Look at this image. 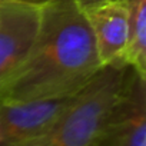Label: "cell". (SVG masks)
Here are the masks:
<instances>
[{"mask_svg":"<svg viewBox=\"0 0 146 146\" xmlns=\"http://www.w3.org/2000/svg\"><path fill=\"white\" fill-rule=\"evenodd\" d=\"M102 66L82 9L73 0H52L40 6L35 39L5 85L0 102L72 96Z\"/></svg>","mask_w":146,"mask_h":146,"instance_id":"1","label":"cell"},{"mask_svg":"<svg viewBox=\"0 0 146 146\" xmlns=\"http://www.w3.org/2000/svg\"><path fill=\"white\" fill-rule=\"evenodd\" d=\"M135 72L120 57L103 64L46 130L23 146H95Z\"/></svg>","mask_w":146,"mask_h":146,"instance_id":"2","label":"cell"},{"mask_svg":"<svg viewBox=\"0 0 146 146\" xmlns=\"http://www.w3.org/2000/svg\"><path fill=\"white\" fill-rule=\"evenodd\" d=\"M40 6L0 0V95L35 39Z\"/></svg>","mask_w":146,"mask_h":146,"instance_id":"3","label":"cell"},{"mask_svg":"<svg viewBox=\"0 0 146 146\" xmlns=\"http://www.w3.org/2000/svg\"><path fill=\"white\" fill-rule=\"evenodd\" d=\"M95 146H146V76L133 73Z\"/></svg>","mask_w":146,"mask_h":146,"instance_id":"4","label":"cell"},{"mask_svg":"<svg viewBox=\"0 0 146 146\" xmlns=\"http://www.w3.org/2000/svg\"><path fill=\"white\" fill-rule=\"evenodd\" d=\"M72 98L0 102V146H23L37 137Z\"/></svg>","mask_w":146,"mask_h":146,"instance_id":"5","label":"cell"},{"mask_svg":"<svg viewBox=\"0 0 146 146\" xmlns=\"http://www.w3.org/2000/svg\"><path fill=\"white\" fill-rule=\"evenodd\" d=\"M102 64L119 59L127 40V0H106L82 10Z\"/></svg>","mask_w":146,"mask_h":146,"instance_id":"6","label":"cell"},{"mask_svg":"<svg viewBox=\"0 0 146 146\" xmlns=\"http://www.w3.org/2000/svg\"><path fill=\"white\" fill-rule=\"evenodd\" d=\"M120 59L146 76V0H127V40Z\"/></svg>","mask_w":146,"mask_h":146,"instance_id":"7","label":"cell"},{"mask_svg":"<svg viewBox=\"0 0 146 146\" xmlns=\"http://www.w3.org/2000/svg\"><path fill=\"white\" fill-rule=\"evenodd\" d=\"M82 10H85V9H88V7H90V6H95V5H99V3H102V2H106V0H73Z\"/></svg>","mask_w":146,"mask_h":146,"instance_id":"8","label":"cell"},{"mask_svg":"<svg viewBox=\"0 0 146 146\" xmlns=\"http://www.w3.org/2000/svg\"><path fill=\"white\" fill-rule=\"evenodd\" d=\"M10 2H19V3H29V5H37L42 6L47 2H52V0H10Z\"/></svg>","mask_w":146,"mask_h":146,"instance_id":"9","label":"cell"}]
</instances>
